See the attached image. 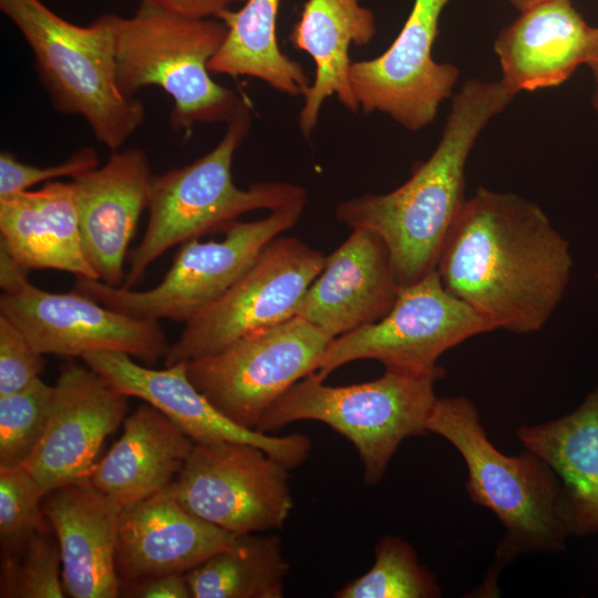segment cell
I'll use <instances>...</instances> for the list:
<instances>
[{
	"mask_svg": "<svg viewBox=\"0 0 598 598\" xmlns=\"http://www.w3.org/2000/svg\"><path fill=\"white\" fill-rule=\"evenodd\" d=\"M573 258L536 203L476 189L465 200L436 266L445 289L493 329L540 330L561 301Z\"/></svg>",
	"mask_w": 598,
	"mask_h": 598,
	"instance_id": "6da1fadb",
	"label": "cell"
},
{
	"mask_svg": "<svg viewBox=\"0 0 598 598\" xmlns=\"http://www.w3.org/2000/svg\"><path fill=\"white\" fill-rule=\"evenodd\" d=\"M516 93L502 80L466 81L454 96L441 140L396 189L341 202L339 221L365 228L384 241L401 286L436 269L447 236L466 200L465 165L489 121Z\"/></svg>",
	"mask_w": 598,
	"mask_h": 598,
	"instance_id": "7a4b0ae2",
	"label": "cell"
},
{
	"mask_svg": "<svg viewBox=\"0 0 598 598\" xmlns=\"http://www.w3.org/2000/svg\"><path fill=\"white\" fill-rule=\"evenodd\" d=\"M429 433L452 444L467 468L472 502L488 508L504 527L489 579L525 554L558 553L571 536L561 482L538 455L525 448L505 455L489 441L480 413L465 396L437 398Z\"/></svg>",
	"mask_w": 598,
	"mask_h": 598,
	"instance_id": "3957f363",
	"label": "cell"
},
{
	"mask_svg": "<svg viewBox=\"0 0 598 598\" xmlns=\"http://www.w3.org/2000/svg\"><path fill=\"white\" fill-rule=\"evenodd\" d=\"M0 10L30 47L55 110L83 117L101 144L120 150L143 124L145 110L117 85L116 14L78 25L41 0H0Z\"/></svg>",
	"mask_w": 598,
	"mask_h": 598,
	"instance_id": "277c9868",
	"label": "cell"
},
{
	"mask_svg": "<svg viewBox=\"0 0 598 598\" xmlns=\"http://www.w3.org/2000/svg\"><path fill=\"white\" fill-rule=\"evenodd\" d=\"M227 34L217 18H188L142 1L128 18L116 14V81L130 97L146 86L161 87L173 100L174 131L198 123H228L247 103L215 82L208 69Z\"/></svg>",
	"mask_w": 598,
	"mask_h": 598,
	"instance_id": "5b68a950",
	"label": "cell"
},
{
	"mask_svg": "<svg viewBox=\"0 0 598 598\" xmlns=\"http://www.w3.org/2000/svg\"><path fill=\"white\" fill-rule=\"evenodd\" d=\"M251 125L246 103L227 123L219 143L195 162L154 175L148 193V223L140 244L130 252L121 287L133 289L165 251L204 235L223 233L239 216L256 209H277L307 200L305 188L283 182L237 187L231 176L234 155Z\"/></svg>",
	"mask_w": 598,
	"mask_h": 598,
	"instance_id": "8992f818",
	"label": "cell"
},
{
	"mask_svg": "<svg viewBox=\"0 0 598 598\" xmlns=\"http://www.w3.org/2000/svg\"><path fill=\"white\" fill-rule=\"evenodd\" d=\"M444 374L442 367L424 374L385 370L372 381L331 386L313 372L271 404L256 431L268 434L301 420L322 422L353 444L364 484L373 486L405 439L429 433L437 400L434 386Z\"/></svg>",
	"mask_w": 598,
	"mask_h": 598,
	"instance_id": "52a82bcc",
	"label": "cell"
},
{
	"mask_svg": "<svg viewBox=\"0 0 598 598\" xmlns=\"http://www.w3.org/2000/svg\"><path fill=\"white\" fill-rule=\"evenodd\" d=\"M305 204L279 207L254 221L235 220L223 230L220 241L193 238L181 244L171 268L151 289H125L75 277L73 290L134 318L186 322L219 299L272 239L293 227Z\"/></svg>",
	"mask_w": 598,
	"mask_h": 598,
	"instance_id": "ba28073f",
	"label": "cell"
},
{
	"mask_svg": "<svg viewBox=\"0 0 598 598\" xmlns=\"http://www.w3.org/2000/svg\"><path fill=\"white\" fill-rule=\"evenodd\" d=\"M27 270L0 247V315L41 354L82 358L114 350L148 364L165 358L171 344L158 321L127 316L75 290L54 293L38 288Z\"/></svg>",
	"mask_w": 598,
	"mask_h": 598,
	"instance_id": "9c48e42d",
	"label": "cell"
},
{
	"mask_svg": "<svg viewBox=\"0 0 598 598\" xmlns=\"http://www.w3.org/2000/svg\"><path fill=\"white\" fill-rule=\"evenodd\" d=\"M332 340L295 316L249 333L213 354L186 361V372L218 411L256 431L279 396L317 371Z\"/></svg>",
	"mask_w": 598,
	"mask_h": 598,
	"instance_id": "30bf717a",
	"label": "cell"
},
{
	"mask_svg": "<svg viewBox=\"0 0 598 598\" xmlns=\"http://www.w3.org/2000/svg\"><path fill=\"white\" fill-rule=\"evenodd\" d=\"M494 330L470 306L448 292L434 269L402 286L391 310L379 321L334 338L315 372L322 381L339 367L362 359L385 370L424 374L464 340Z\"/></svg>",
	"mask_w": 598,
	"mask_h": 598,
	"instance_id": "8fae6325",
	"label": "cell"
},
{
	"mask_svg": "<svg viewBox=\"0 0 598 598\" xmlns=\"http://www.w3.org/2000/svg\"><path fill=\"white\" fill-rule=\"evenodd\" d=\"M326 256L293 237L272 239L214 303L185 322L165 367L213 354L229 343L297 316Z\"/></svg>",
	"mask_w": 598,
	"mask_h": 598,
	"instance_id": "7c38bea8",
	"label": "cell"
},
{
	"mask_svg": "<svg viewBox=\"0 0 598 598\" xmlns=\"http://www.w3.org/2000/svg\"><path fill=\"white\" fill-rule=\"evenodd\" d=\"M288 472L251 444L195 443L166 492L226 532L260 533L282 527L291 513Z\"/></svg>",
	"mask_w": 598,
	"mask_h": 598,
	"instance_id": "4fadbf2b",
	"label": "cell"
},
{
	"mask_svg": "<svg viewBox=\"0 0 598 598\" xmlns=\"http://www.w3.org/2000/svg\"><path fill=\"white\" fill-rule=\"evenodd\" d=\"M450 1L414 0L390 48L374 59L351 63L350 85L364 114L384 113L409 131L435 120L460 74L455 65L432 56L440 18Z\"/></svg>",
	"mask_w": 598,
	"mask_h": 598,
	"instance_id": "5bb4252c",
	"label": "cell"
},
{
	"mask_svg": "<svg viewBox=\"0 0 598 598\" xmlns=\"http://www.w3.org/2000/svg\"><path fill=\"white\" fill-rule=\"evenodd\" d=\"M128 396L89 365L61 367L44 433L22 466L45 493L90 481L105 439L122 424Z\"/></svg>",
	"mask_w": 598,
	"mask_h": 598,
	"instance_id": "9a60e30c",
	"label": "cell"
},
{
	"mask_svg": "<svg viewBox=\"0 0 598 598\" xmlns=\"http://www.w3.org/2000/svg\"><path fill=\"white\" fill-rule=\"evenodd\" d=\"M81 359L123 394L141 399L159 410L194 443L251 444L289 471L303 464L309 456L311 442L303 434H265L240 426L225 416L190 382L186 362L156 370L114 350L91 351Z\"/></svg>",
	"mask_w": 598,
	"mask_h": 598,
	"instance_id": "2e32d148",
	"label": "cell"
},
{
	"mask_svg": "<svg viewBox=\"0 0 598 598\" xmlns=\"http://www.w3.org/2000/svg\"><path fill=\"white\" fill-rule=\"evenodd\" d=\"M401 287L382 238L354 228L326 256L297 316L334 339L382 319Z\"/></svg>",
	"mask_w": 598,
	"mask_h": 598,
	"instance_id": "e0dca14e",
	"label": "cell"
},
{
	"mask_svg": "<svg viewBox=\"0 0 598 598\" xmlns=\"http://www.w3.org/2000/svg\"><path fill=\"white\" fill-rule=\"evenodd\" d=\"M141 148L112 151L107 162L73 178L84 254L99 280L121 287L124 262L153 178Z\"/></svg>",
	"mask_w": 598,
	"mask_h": 598,
	"instance_id": "ac0fdd59",
	"label": "cell"
},
{
	"mask_svg": "<svg viewBox=\"0 0 598 598\" xmlns=\"http://www.w3.org/2000/svg\"><path fill=\"white\" fill-rule=\"evenodd\" d=\"M236 536L193 514L166 489L124 506L115 547L120 588L165 574H186Z\"/></svg>",
	"mask_w": 598,
	"mask_h": 598,
	"instance_id": "d6986e66",
	"label": "cell"
},
{
	"mask_svg": "<svg viewBox=\"0 0 598 598\" xmlns=\"http://www.w3.org/2000/svg\"><path fill=\"white\" fill-rule=\"evenodd\" d=\"M42 508L58 539L65 596L118 597L115 547L123 506L89 481L48 492Z\"/></svg>",
	"mask_w": 598,
	"mask_h": 598,
	"instance_id": "ffe728a7",
	"label": "cell"
},
{
	"mask_svg": "<svg viewBox=\"0 0 598 598\" xmlns=\"http://www.w3.org/2000/svg\"><path fill=\"white\" fill-rule=\"evenodd\" d=\"M591 29L571 0H546L520 12L494 41L501 80L516 94L560 85L586 63Z\"/></svg>",
	"mask_w": 598,
	"mask_h": 598,
	"instance_id": "44dd1931",
	"label": "cell"
},
{
	"mask_svg": "<svg viewBox=\"0 0 598 598\" xmlns=\"http://www.w3.org/2000/svg\"><path fill=\"white\" fill-rule=\"evenodd\" d=\"M0 235V247L27 269L99 280L84 254L73 181L1 197Z\"/></svg>",
	"mask_w": 598,
	"mask_h": 598,
	"instance_id": "7402d4cb",
	"label": "cell"
},
{
	"mask_svg": "<svg viewBox=\"0 0 598 598\" xmlns=\"http://www.w3.org/2000/svg\"><path fill=\"white\" fill-rule=\"evenodd\" d=\"M377 32L373 12L360 0H307L289 40L308 53L316 65L315 81L303 95L299 130L309 137L323 102L337 95L350 111L359 110L349 80L351 44L365 45Z\"/></svg>",
	"mask_w": 598,
	"mask_h": 598,
	"instance_id": "603a6c76",
	"label": "cell"
},
{
	"mask_svg": "<svg viewBox=\"0 0 598 598\" xmlns=\"http://www.w3.org/2000/svg\"><path fill=\"white\" fill-rule=\"evenodd\" d=\"M123 425L121 437L96 462L90 482L124 507L165 491L195 443L146 402Z\"/></svg>",
	"mask_w": 598,
	"mask_h": 598,
	"instance_id": "cb8c5ba5",
	"label": "cell"
},
{
	"mask_svg": "<svg viewBox=\"0 0 598 598\" xmlns=\"http://www.w3.org/2000/svg\"><path fill=\"white\" fill-rule=\"evenodd\" d=\"M516 435L561 482L571 536L598 533V384L574 412Z\"/></svg>",
	"mask_w": 598,
	"mask_h": 598,
	"instance_id": "d4e9b609",
	"label": "cell"
},
{
	"mask_svg": "<svg viewBox=\"0 0 598 598\" xmlns=\"http://www.w3.org/2000/svg\"><path fill=\"white\" fill-rule=\"evenodd\" d=\"M281 0H245L237 10L221 13L226 38L208 63L210 73L257 78L278 92L305 95L310 81L301 65L277 43L276 22Z\"/></svg>",
	"mask_w": 598,
	"mask_h": 598,
	"instance_id": "484cf974",
	"label": "cell"
},
{
	"mask_svg": "<svg viewBox=\"0 0 598 598\" xmlns=\"http://www.w3.org/2000/svg\"><path fill=\"white\" fill-rule=\"evenodd\" d=\"M289 564L275 534L236 535L186 573L192 598H282Z\"/></svg>",
	"mask_w": 598,
	"mask_h": 598,
	"instance_id": "4316f807",
	"label": "cell"
},
{
	"mask_svg": "<svg viewBox=\"0 0 598 598\" xmlns=\"http://www.w3.org/2000/svg\"><path fill=\"white\" fill-rule=\"evenodd\" d=\"M441 588L434 574L420 564L413 546L398 536H384L374 547V563L362 576L339 589L336 598H436Z\"/></svg>",
	"mask_w": 598,
	"mask_h": 598,
	"instance_id": "83f0119b",
	"label": "cell"
},
{
	"mask_svg": "<svg viewBox=\"0 0 598 598\" xmlns=\"http://www.w3.org/2000/svg\"><path fill=\"white\" fill-rule=\"evenodd\" d=\"M54 385L41 378L0 396V470L22 467L38 446L50 415Z\"/></svg>",
	"mask_w": 598,
	"mask_h": 598,
	"instance_id": "f1b7e54d",
	"label": "cell"
},
{
	"mask_svg": "<svg viewBox=\"0 0 598 598\" xmlns=\"http://www.w3.org/2000/svg\"><path fill=\"white\" fill-rule=\"evenodd\" d=\"M1 598H63L61 555L53 529L1 554Z\"/></svg>",
	"mask_w": 598,
	"mask_h": 598,
	"instance_id": "f546056e",
	"label": "cell"
},
{
	"mask_svg": "<svg viewBox=\"0 0 598 598\" xmlns=\"http://www.w3.org/2000/svg\"><path fill=\"white\" fill-rule=\"evenodd\" d=\"M45 494L25 468L0 470L1 554L19 548L39 532L52 529L42 508Z\"/></svg>",
	"mask_w": 598,
	"mask_h": 598,
	"instance_id": "4dcf8cb0",
	"label": "cell"
},
{
	"mask_svg": "<svg viewBox=\"0 0 598 598\" xmlns=\"http://www.w3.org/2000/svg\"><path fill=\"white\" fill-rule=\"evenodd\" d=\"M97 166V154L90 146L76 151L61 163L49 166L21 162L14 154L4 151L0 154V198L28 190L44 181L59 177L73 179Z\"/></svg>",
	"mask_w": 598,
	"mask_h": 598,
	"instance_id": "1f68e13d",
	"label": "cell"
},
{
	"mask_svg": "<svg viewBox=\"0 0 598 598\" xmlns=\"http://www.w3.org/2000/svg\"><path fill=\"white\" fill-rule=\"evenodd\" d=\"M45 365L24 333L0 315V396L17 392L40 378Z\"/></svg>",
	"mask_w": 598,
	"mask_h": 598,
	"instance_id": "d6a6232c",
	"label": "cell"
},
{
	"mask_svg": "<svg viewBox=\"0 0 598 598\" xmlns=\"http://www.w3.org/2000/svg\"><path fill=\"white\" fill-rule=\"evenodd\" d=\"M120 596L137 598L192 597L186 574H165L120 588Z\"/></svg>",
	"mask_w": 598,
	"mask_h": 598,
	"instance_id": "836d02e7",
	"label": "cell"
},
{
	"mask_svg": "<svg viewBox=\"0 0 598 598\" xmlns=\"http://www.w3.org/2000/svg\"><path fill=\"white\" fill-rule=\"evenodd\" d=\"M168 12L188 18H218L245 0H142Z\"/></svg>",
	"mask_w": 598,
	"mask_h": 598,
	"instance_id": "e575fe53",
	"label": "cell"
},
{
	"mask_svg": "<svg viewBox=\"0 0 598 598\" xmlns=\"http://www.w3.org/2000/svg\"><path fill=\"white\" fill-rule=\"evenodd\" d=\"M594 78L592 106L598 116V27H592L586 63Z\"/></svg>",
	"mask_w": 598,
	"mask_h": 598,
	"instance_id": "d590c367",
	"label": "cell"
},
{
	"mask_svg": "<svg viewBox=\"0 0 598 598\" xmlns=\"http://www.w3.org/2000/svg\"><path fill=\"white\" fill-rule=\"evenodd\" d=\"M517 11L523 12L546 0H506Z\"/></svg>",
	"mask_w": 598,
	"mask_h": 598,
	"instance_id": "8d00e7d4",
	"label": "cell"
}]
</instances>
